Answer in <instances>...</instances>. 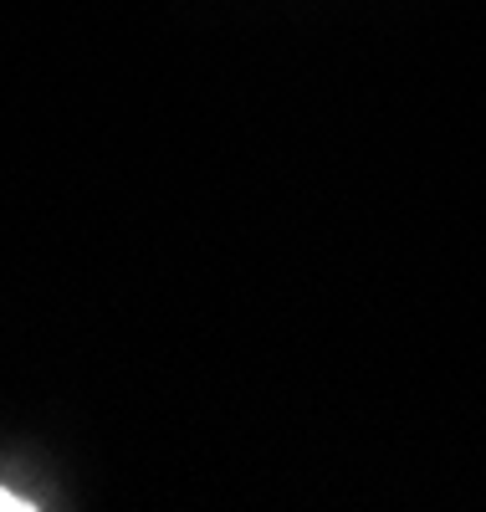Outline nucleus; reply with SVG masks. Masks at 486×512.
Segmentation results:
<instances>
[{"mask_svg":"<svg viewBox=\"0 0 486 512\" xmlns=\"http://www.w3.org/2000/svg\"><path fill=\"white\" fill-rule=\"evenodd\" d=\"M41 507H52V502H47V492H41V487L0 477V512H41Z\"/></svg>","mask_w":486,"mask_h":512,"instance_id":"f257e3e1","label":"nucleus"}]
</instances>
